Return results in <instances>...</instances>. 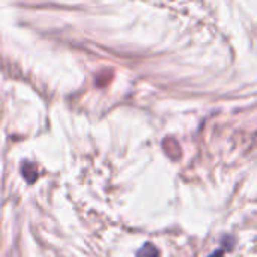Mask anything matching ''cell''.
<instances>
[{
  "label": "cell",
  "instance_id": "1",
  "mask_svg": "<svg viewBox=\"0 0 257 257\" xmlns=\"http://www.w3.org/2000/svg\"><path fill=\"white\" fill-rule=\"evenodd\" d=\"M137 257H158V251L154 245L146 244L143 245V248L137 253Z\"/></svg>",
  "mask_w": 257,
  "mask_h": 257
},
{
  "label": "cell",
  "instance_id": "2",
  "mask_svg": "<svg viewBox=\"0 0 257 257\" xmlns=\"http://www.w3.org/2000/svg\"><path fill=\"white\" fill-rule=\"evenodd\" d=\"M223 254H224V253H223L221 250H218V251H215L212 256H209V257H223Z\"/></svg>",
  "mask_w": 257,
  "mask_h": 257
}]
</instances>
